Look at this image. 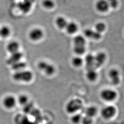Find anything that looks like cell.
Returning <instances> with one entry per match:
<instances>
[{
	"label": "cell",
	"mask_w": 124,
	"mask_h": 124,
	"mask_svg": "<svg viewBox=\"0 0 124 124\" xmlns=\"http://www.w3.org/2000/svg\"><path fill=\"white\" fill-rule=\"evenodd\" d=\"M106 54L103 52H100L94 56L95 59V67L99 68L102 65L106 60Z\"/></svg>",
	"instance_id": "obj_10"
},
{
	"label": "cell",
	"mask_w": 124,
	"mask_h": 124,
	"mask_svg": "<svg viewBox=\"0 0 124 124\" xmlns=\"http://www.w3.org/2000/svg\"><path fill=\"white\" fill-rule=\"evenodd\" d=\"M44 36V32L39 28L32 29L29 33V37L31 40L33 42H38Z\"/></svg>",
	"instance_id": "obj_4"
},
{
	"label": "cell",
	"mask_w": 124,
	"mask_h": 124,
	"mask_svg": "<svg viewBox=\"0 0 124 124\" xmlns=\"http://www.w3.org/2000/svg\"><path fill=\"white\" fill-rule=\"evenodd\" d=\"M82 116L80 114H76L73 115L71 118L72 122L74 124H78L81 122Z\"/></svg>",
	"instance_id": "obj_27"
},
{
	"label": "cell",
	"mask_w": 124,
	"mask_h": 124,
	"mask_svg": "<svg viewBox=\"0 0 124 124\" xmlns=\"http://www.w3.org/2000/svg\"><path fill=\"white\" fill-rule=\"evenodd\" d=\"M17 103V99L12 95H7L2 101V104L6 108L11 109L16 106Z\"/></svg>",
	"instance_id": "obj_7"
},
{
	"label": "cell",
	"mask_w": 124,
	"mask_h": 124,
	"mask_svg": "<svg viewBox=\"0 0 124 124\" xmlns=\"http://www.w3.org/2000/svg\"><path fill=\"white\" fill-rule=\"evenodd\" d=\"M116 113V109L115 106L109 105L106 106L102 109L101 116L106 119H109L113 117Z\"/></svg>",
	"instance_id": "obj_6"
},
{
	"label": "cell",
	"mask_w": 124,
	"mask_h": 124,
	"mask_svg": "<svg viewBox=\"0 0 124 124\" xmlns=\"http://www.w3.org/2000/svg\"><path fill=\"white\" fill-rule=\"evenodd\" d=\"M95 8L99 12L105 13L110 8L106 0H98L95 4Z\"/></svg>",
	"instance_id": "obj_11"
},
{
	"label": "cell",
	"mask_w": 124,
	"mask_h": 124,
	"mask_svg": "<svg viewBox=\"0 0 124 124\" xmlns=\"http://www.w3.org/2000/svg\"><path fill=\"white\" fill-rule=\"evenodd\" d=\"M55 23L59 29H64L65 28L68 22L65 18L60 16L58 17L56 19Z\"/></svg>",
	"instance_id": "obj_17"
},
{
	"label": "cell",
	"mask_w": 124,
	"mask_h": 124,
	"mask_svg": "<svg viewBox=\"0 0 124 124\" xmlns=\"http://www.w3.org/2000/svg\"><path fill=\"white\" fill-rule=\"evenodd\" d=\"M81 122L83 124H92L93 122L92 118L85 115L82 117Z\"/></svg>",
	"instance_id": "obj_28"
},
{
	"label": "cell",
	"mask_w": 124,
	"mask_h": 124,
	"mask_svg": "<svg viewBox=\"0 0 124 124\" xmlns=\"http://www.w3.org/2000/svg\"><path fill=\"white\" fill-rule=\"evenodd\" d=\"M106 29V25L104 23L100 22L97 23L95 25V30L97 32L101 33L104 32Z\"/></svg>",
	"instance_id": "obj_26"
},
{
	"label": "cell",
	"mask_w": 124,
	"mask_h": 124,
	"mask_svg": "<svg viewBox=\"0 0 124 124\" xmlns=\"http://www.w3.org/2000/svg\"><path fill=\"white\" fill-rule=\"evenodd\" d=\"M101 97L104 100L111 101L115 100L117 97V93L113 90L106 89L103 90L101 92Z\"/></svg>",
	"instance_id": "obj_5"
},
{
	"label": "cell",
	"mask_w": 124,
	"mask_h": 124,
	"mask_svg": "<svg viewBox=\"0 0 124 124\" xmlns=\"http://www.w3.org/2000/svg\"><path fill=\"white\" fill-rule=\"evenodd\" d=\"M33 73L29 70H23L15 72L13 75V79L17 82H30L33 79Z\"/></svg>",
	"instance_id": "obj_1"
},
{
	"label": "cell",
	"mask_w": 124,
	"mask_h": 124,
	"mask_svg": "<svg viewBox=\"0 0 124 124\" xmlns=\"http://www.w3.org/2000/svg\"><path fill=\"white\" fill-rule=\"evenodd\" d=\"M44 8L47 9H52L55 7V2L53 0H43L42 3Z\"/></svg>",
	"instance_id": "obj_24"
},
{
	"label": "cell",
	"mask_w": 124,
	"mask_h": 124,
	"mask_svg": "<svg viewBox=\"0 0 124 124\" xmlns=\"http://www.w3.org/2000/svg\"><path fill=\"white\" fill-rule=\"evenodd\" d=\"M72 64L74 67L79 68L82 65L84 60L82 58L79 56H75L71 60Z\"/></svg>",
	"instance_id": "obj_21"
},
{
	"label": "cell",
	"mask_w": 124,
	"mask_h": 124,
	"mask_svg": "<svg viewBox=\"0 0 124 124\" xmlns=\"http://www.w3.org/2000/svg\"><path fill=\"white\" fill-rule=\"evenodd\" d=\"M11 32V29L7 25H3L0 28V37L2 38H7L10 35Z\"/></svg>",
	"instance_id": "obj_19"
},
{
	"label": "cell",
	"mask_w": 124,
	"mask_h": 124,
	"mask_svg": "<svg viewBox=\"0 0 124 124\" xmlns=\"http://www.w3.org/2000/svg\"><path fill=\"white\" fill-rule=\"evenodd\" d=\"M84 34L85 36L88 38H92L96 40L100 39L101 37V33L92 29H86L84 31Z\"/></svg>",
	"instance_id": "obj_12"
},
{
	"label": "cell",
	"mask_w": 124,
	"mask_h": 124,
	"mask_svg": "<svg viewBox=\"0 0 124 124\" xmlns=\"http://www.w3.org/2000/svg\"><path fill=\"white\" fill-rule=\"evenodd\" d=\"M86 76L87 79L90 81H94L97 78L98 74L94 69H87Z\"/></svg>",
	"instance_id": "obj_20"
},
{
	"label": "cell",
	"mask_w": 124,
	"mask_h": 124,
	"mask_svg": "<svg viewBox=\"0 0 124 124\" xmlns=\"http://www.w3.org/2000/svg\"><path fill=\"white\" fill-rule=\"evenodd\" d=\"M17 102L21 106H25L28 104L29 98L25 94H22L18 97V99H17Z\"/></svg>",
	"instance_id": "obj_22"
},
{
	"label": "cell",
	"mask_w": 124,
	"mask_h": 124,
	"mask_svg": "<svg viewBox=\"0 0 124 124\" xmlns=\"http://www.w3.org/2000/svg\"><path fill=\"white\" fill-rule=\"evenodd\" d=\"M23 57V54L22 52L19 51L11 54V55L7 59V63L10 65L16 63L17 62L22 61V59Z\"/></svg>",
	"instance_id": "obj_8"
},
{
	"label": "cell",
	"mask_w": 124,
	"mask_h": 124,
	"mask_svg": "<svg viewBox=\"0 0 124 124\" xmlns=\"http://www.w3.org/2000/svg\"><path fill=\"white\" fill-rule=\"evenodd\" d=\"M83 105L82 101L80 99H72L67 103L66 106V110L69 113H75L82 108Z\"/></svg>",
	"instance_id": "obj_2"
},
{
	"label": "cell",
	"mask_w": 124,
	"mask_h": 124,
	"mask_svg": "<svg viewBox=\"0 0 124 124\" xmlns=\"http://www.w3.org/2000/svg\"><path fill=\"white\" fill-rule=\"evenodd\" d=\"M37 66L39 70L49 76L53 75L56 72V69L54 65L46 61H39Z\"/></svg>",
	"instance_id": "obj_3"
},
{
	"label": "cell",
	"mask_w": 124,
	"mask_h": 124,
	"mask_svg": "<svg viewBox=\"0 0 124 124\" xmlns=\"http://www.w3.org/2000/svg\"><path fill=\"white\" fill-rule=\"evenodd\" d=\"M85 62L87 69H95L94 56L92 54H89L85 58Z\"/></svg>",
	"instance_id": "obj_15"
},
{
	"label": "cell",
	"mask_w": 124,
	"mask_h": 124,
	"mask_svg": "<svg viewBox=\"0 0 124 124\" xmlns=\"http://www.w3.org/2000/svg\"><path fill=\"white\" fill-rule=\"evenodd\" d=\"M97 113V109L94 106H90L87 108L85 110V115L92 118L95 116Z\"/></svg>",
	"instance_id": "obj_23"
},
{
	"label": "cell",
	"mask_w": 124,
	"mask_h": 124,
	"mask_svg": "<svg viewBox=\"0 0 124 124\" xmlns=\"http://www.w3.org/2000/svg\"><path fill=\"white\" fill-rule=\"evenodd\" d=\"M73 51L75 54L78 56H80L84 54L86 51L85 46H74L73 47Z\"/></svg>",
	"instance_id": "obj_25"
},
{
	"label": "cell",
	"mask_w": 124,
	"mask_h": 124,
	"mask_svg": "<svg viewBox=\"0 0 124 124\" xmlns=\"http://www.w3.org/2000/svg\"><path fill=\"white\" fill-rule=\"evenodd\" d=\"M109 7L112 8H116L118 5V0H106Z\"/></svg>",
	"instance_id": "obj_29"
},
{
	"label": "cell",
	"mask_w": 124,
	"mask_h": 124,
	"mask_svg": "<svg viewBox=\"0 0 124 124\" xmlns=\"http://www.w3.org/2000/svg\"><path fill=\"white\" fill-rule=\"evenodd\" d=\"M26 66V63L22 61L17 62L11 65L12 69H13L16 72L25 69Z\"/></svg>",
	"instance_id": "obj_18"
},
{
	"label": "cell",
	"mask_w": 124,
	"mask_h": 124,
	"mask_svg": "<svg viewBox=\"0 0 124 124\" xmlns=\"http://www.w3.org/2000/svg\"><path fill=\"white\" fill-rule=\"evenodd\" d=\"M108 75L113 85H117L119 84L120 82L119 73L117 69H111L109 72Z\"/></svg>",
	"instance_id": "obj_9"
},
{
	"label": "cell",
	"mask_w": 124,
	"mask_h": 124,
	"mask_svg": "<svg viewBox=\"0 0 124 124\" xmlns=\"http://www.w3.org/2000/svg\"><path fill=\"white\" fill-rule=\"evenodd\" d=\"M66 31L69 34H75L78 30V26L76 23L73 22H69L66 27Z\"/></svg>",
	"instance_id": "obj_14"
},
{
	"label": "cell",
	"mask_w": 124,
	"mask_h": 124,
	"mask_svg": "<svg viewBox=\"0 0 124 124\" xmlns=\"http://www.w3.org/2000/svg\"><path fill=\"white\" fill-rule=\"evenodd\" d=\"M74 46H85L86 40L85 38L81 35H77L73 39Z\"/></svg>",
	"instance_id": "obj_16"
},
{
	"label": "cell",
	"mask_w": 124,
	"mask_h": 124,
	"mask_svg": "<svg viewBox=\"0 0 124 124\" xmlns=\"http://www.w3.org/2000/svg\"><path fill=\"white\" fill-rule=\"evenodd\" d=\"M20 44L19 43L16 41H12L7 44V49L10 53L12 54L19 51Z\"/></svg>",
	"instance_id": "obj_13"
}]
</instances>
